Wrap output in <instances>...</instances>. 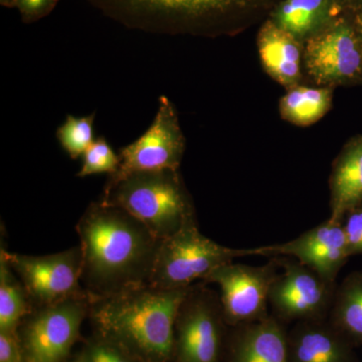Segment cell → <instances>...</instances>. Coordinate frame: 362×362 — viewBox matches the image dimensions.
<instances>
[{
    "label": "cell",
    "instance_id": "cell-1",
    "mask_svg": "<svg viewBox=\"0 0 362 362\" xmlns=\"http://www.w3.org/2000/svg\"><path fill=\"white\" fill-rule=\"evenodd\" d=\"M82 283L93 300L149 284L161 240L121 207L99 201L77 226Z\"/></svg>",
    "mask_w": 362,
    "mask_h": 362
},
{
    "label": "cell",
    "instance_id": "cell-2",
    "mask_svg": "<svg viewBox=\"0 0 362 362\" xmlns=\"http://www.w3.org/2000/svg\"><path fill=\"white\" fill-rule=\"evenodd\" d=\"M190 287L147 284L97 298L90 316L103 339L143 362H168L175 351L176 315Z\"/></svg>",
    "mask_w": 362,
    "mask_h": 362
},
{
    "label": "cell",
    "instance_id": "cell-3",
    "mask_svg": "<svg viewBox=\"0 0 362 362\" xmlns=\"http://www.w3.org/2000/svg\"><path fill=\"white\" fill-rule=\"evenodd\" d=\"M101 201L121 207L161 240L195 218L178 171L134 173L105 185Z\"/></svg>",
    "mask_w": 362,
    "mask_h": 362
},
{
    "label": "cell",
    "instance_id": "cell-4",
    "mask_svg": "<svg viewBox=\"0 0 362 362\" xmlns=\"http://www.w3.org/2000/svg\"><path fill=\"white\" fill-rule=\"evenodd\" d=\"M256 249H230L199 232L195 218L170 237L162 240L149 285L165 290L183 289L204 279L235 258L254 256Z\"/></svg>",
    "mask_w": 362,
    "mask_h": 362
},
{
    "label": "cell",
    "instance_id": "cell-5",
    "mask_svg": "<svg viewBox=\"0 0 362 362\" xmlns=\"http://www.w3.org/2000/svg\"><path fill=\"white\" fill-rule=\"evenodd\" d=\"M225 325L221 298L204 284L190 286L175 319L176 362H221Z\"/></svg>",
    "mask_w": 362,
    "mask_h": 362
},
{
    "label": "cell",
    "instance_id": "cell-6",
    "mask_svg": "<svg viewBox=\"0 0 362 362\" xmlns=\"http://www.w3.org/2000/svg\"><path fill=\"white\" fill-rule=\"evenodd\" d=\"M0 255L25 286L33 307L47 306L71 299L93 298L82 286V251L80 246L45 256L8 252Z\"/></svg>",
    "mask_w": 362,
    "mask_h": 362
},
{
    "label": "cell",
    "instance_id": "cell-7",
    "mask_svg": "<svg viewBox=\"0 0 362 362\" xmlns=\"http://www.w3.org/2000/svg\"><path fill=\"white\" fill-rule=\"evenodd\" d=\"M185 149V138L173 102L158 100V109L148 129L135 141L119 150L120 164L105 185H111L134 173L178 171Z\"/></svg>",
    "mask_w": 362,
    "mask_h": 362
},
{
    "label": "cell",
    "instance_id": "cell-8",
    "mask_svg": "<svg viewBox=\"0 0 362 362\" xmlns=\"http://www.w3.org/2000/svg\"><path fill=\"white\" fill-rule=\"evenodd\" d=\"M90 298H71L35 307L25 317L23 346L28 362H61L78 337L89 314Z\"/></svg>",
    "mask_w": 362,
    "mask_h": 362
},
{
    "label": "cell",
    "instance_id": "cell-9",
    "mask_svg": "<svg viewBox=\"0 0 362 362\" xmlns=\"http://www.w3.org/2000/svg\"><path fill=\"white\" fill-rule=\"evenodd\" d=\"M275 259L265 266L252 267L228 263L211 272L204 283L221 289V302L228 325L252 322L268 316L267 305L272 285L278 277Z\"/></svg>",
    "mask_w": 362,
    "mask_h": 362
},
{
    "label": "cell",
    "instance_id": "cell-10",
    "mask_svg": "<svg viewBox=\"0 0 362 362\" xmlns=\"http://www.w3.org/2000/svg\"><path fill=\"white\" fill-rule=\"evenodd\" d=\"M305 70L319 87L333 88L362 73V47L345 25L324 28L304 44Z\"/></svg>",
    "mask_w": 362,
    "mask_h": 362
},
{
    "label": "cell",
    "instance_id": "cell-11",
    "mask_svg": "<svg viewBox=\"0 0 362 362\" xmlns=\"http://www.w3.org/2000/svg\"><path fill=\"white\" fill-rule=\"evenodd\" d=\"M274 281L269 302L283 320H319L329 305L330 282L301 263H285Z\"/></svg>",
    "mask_w": 362,
    "mask_h": 362
},
{
    "label": "cell",
    "instance_id": "cell-12",
    "mask_svg": "<svg viewBox=\"0 0 362 362\" xmlns=\"http://www.w3.org/2000/svg\"><path fill=\"white\" fill-rule=\"evenodd\" d=\"M257 256L294 257L332 283L350 255L342 223L328 220L285 244L256 247Z\"/></svg>",
    "mask_w": 362,
    "mask_h": 362
},
{
    "label": "cell",
    "instance_id": "cell-13",
    "mask_svg": "<svg viewBox=\"0 0 362 362\" xmlns=\"http://www.w3.org/2000/svg\"><path fill=\"white\" fill-rule=\"evenodd\" d=\"M235 328L226 362H289L288 334L276 317L268 315Z\"/></svg>",
    "mask_w": 362,
    "mask_h": 362
},
{
    "label": "cell",
    "instance_id": "cell-14",
    "mask_svg": "<svg viewBox=\"0 0 362 362\" xmlns=\"http://www.w3.org/2000/svg\"><path fill=\"white\" fill-rule=\"evenodd\" d=\"M351 345L331 324L301 321L288 335L289 362H356Z\"/></svg>",
    "mask_w": 362,
    "mask_h": 362
},
{
    "label": "cell",
    "instance_id": "cell-15",
    "mask_svg": "<svg viewBox=\"0 0 362 362\" xmlns=\"http://www.w3.org/2000/svg\"><path fill=\"white\" fill-rule=\"evenodd\" d=\"M258 51L264 70L274 81L289 90L302 78L304 44L268 21L259 30Z\"/></svg>",
    "mask_w": 362,
    "mask_h": 362
},
{
    "label": "cell",
    "instance_id": "cell-16",
    "mask_svg": "<svg viewBox=\"0 0 362 362\" xmlns=\"http://www.w3.org/2000/svg\"><path fill=\"white\" fill-rule=\"evenodd\" d=\"M362 202V140L338 159L331 177V218L340 221Z\"/></svg>",
    "mask_w": 362,
    "mask_h": 362
},
{
    "label": "cell",
    "instance_id": "cell-17",
    "mask_svg": "<svg viewBox=\"0 0 362 362\" xmlns=\"http://www.w3.org/2000/svg\"><path fill=\"white\" fill-rule=\"evenodd\" d=\"M330 0H286L274 23L300 42H307L323 30Z\"/></svg>",
    "mask_w": 362,
    "mask_h": 362
},
{
    "label": "cell",
    "instance_id": "cell-18",
    "mask_svg": "<svg viewBox=\"0 0 362 362\" xmlns=\"http://www.w3.org/2000/svg\"><path fill=\"white\" fill-rule=\"evenodd\" d=\"M332 96L331 88L295 86L280 100L281 116L294 125H312L330 110Z\"/></svg>",
    "mask_w": 362,
    "mask_h": 362
},
{
    "label": "cell",
    "instance_id": "cell-19",
    "mask_svg": "<svg viewBox=\"0 0 362 362\" xmlns=\"http://www.w3.org/2000/svg\"><path fill=\"white\" fill-rule=\"evenodd\" d=\"M331 325L352 344H362V274H354L338 289Z\"/></svg>",
    "mask_w": 362,
    "mask_h": 362
},
{
    "label": "cell",
    "instance_id": "cell-20",
    "mask_svg": "<svg viewBox=\"0 0 362 362\" xmlns=\"http://www.w3.org/2000/svg\"><path fill=\"white\" fill-rule=\"evenodd\" d=\"M33 308L25 286L0 255V331L16 333L21 321L32 313Z\"/></svg>",
    "mask_w": 362,
    "mask_h": 362
},
{
    "label": "cell",
    "instance_id": "cell-21",
    "mask_svg": "<svg viewBox=\"0 0 362 362\" xmlns=\"http://www.w3.org/2000/svg\"><path fill=\"white\" fill-rule=\"evenodd\" d=\"M95 112L83 117L68 114L65 122L57 129L56 137L59 145L73 160L82 157L95 141Z\"/></svg>",
    "mask_w": 362,
    "mask_h": 362
},
{
    "label": "cell",
    "instance_id": "cell-22",
    "mask_svg": "<svg viewBox=\"0 0 362 362\" xmlns=\"http://www.w3.org/2000/svg\"><path fill=\"white\" fill-rule=\"evenodd\" d=\"M120 164V157L112 148L110 143L104 136H99L86 150L82 156V166L77 173L78 177L108 173L114 175Z\"/></svg>",
    "mask_w": 362,
    "mask_h": 362
},
{
    "label": "cell",
    "instance_id": "cell-23",
    "mask_svg": "<svg viewBox=\"0 0 362 362\" xmlns=\"http://www.w3.org/2000/svg\"><path fill=\"white\" fill-rule=\"evenodd\" d=\"M84 362H135L134 357L130 356L113 343L102 341L90 344L86 352Z\"/></svg>",
    "mask_w": 362,
    "mask_h": 362
},
{
    "label": "cell",
    "instance_id": "cell-24",
    "mask_svg": "<svg viewBox=\"0 0 362 362\" xmlns=\"http://www.w3.org/2000/svg\"><path fill=\"white\" fill-rule=\"evenodd\" d=\"M350 256L362 252V209H354L347 214L343 225Z\"/></svg>",
    "mask_w": 362,
    "mask_h": 362
},
{
    "label": "cell",
    "instance_id": "cell-25",
    "mask_svg": "<svg viewBox=\"0 0 362 362\" xmlns=\"http://www.w3.org/2000/svg\"><path fill=\"white\" fill-rule=\"evenodd\" d=\"M57 0H18L20 8L26 21H35L45 16L54 7Z\"/></svg>",
    "mask_w": 362,
    "mask_h": 362
},
{
    "label": "cell",
    "instance_id": "cell-26",
    "mask_svg": "<svg viewBox=\"0 0 362 362\" xmlns=\"http://www.w3.org/2000/svg\"><path fill=\"white\" fill-rule=\"evenodd\" d=\"M21 361V349L16 333L0 331V362Z\"/></svg>",
    "mask_w": 362,
    "mask_h": 362
},
{
    "label": "cell",
    "instance_id": "cell-27",
    "mask_svg": "<svg viewBox=\"0 0 362 362\" xmlns=\"http://www.w3.org/2000/svg\"><path fill=\"white\" fill-rule=\"evenodd\" d=\"M1 1L2 6L13 7L16 6V4H18V0H0Z\"/></svg>",
    "mask_w": 362,
    "mask_h": 362
},
{
    "label": "cell",
    "instance_id": "cell-28",
    "mask_svg": "<svg viewBox=\"0 0 362 362\" xmlns=\"http://www.w3.org/2000/svg\"><path fill=\"white\" fill-rule=\"evenodd\" d=\"M357 25H358L359 33H361L362 37V14L359 16L358 20H357Z\"/></svg>",
    "mask_w": 362,
    "mask_h": 362
},
{
    "label": "cell",
    "instance_id": "cell-29",
    "mask_svg": "<svg viewBox=\"0 0 362 362\" xmlns=\"http://www.w3.org/2000/svg\"><path fill=\"white\" fill-rule=\"evenodd\" d=\"M82 362H84V361H83Z\"/></svg>",
    "mask_w": 362,
    "mask_h": 362
}]
</instances>
